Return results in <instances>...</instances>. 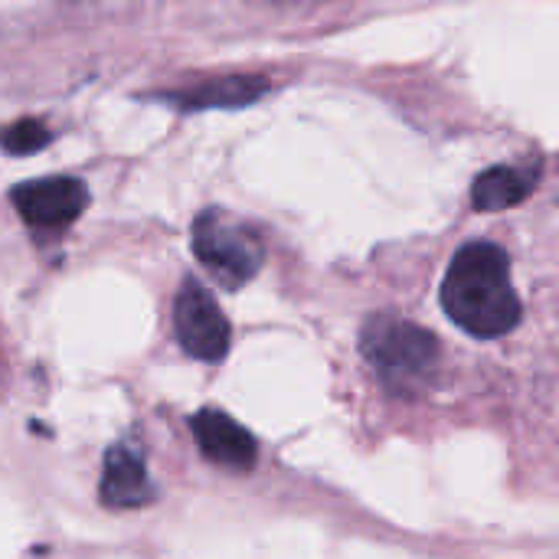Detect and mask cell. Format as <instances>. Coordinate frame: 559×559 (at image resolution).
<instances>
[{
	"label": "cell",
	"instance_id": "cell-1",
	"mask_svg": "<svg viewBox=\"0 0 559 559\" xmlns=\"http://www.w3.org/2000/svg\"><path fill=\"white\" fill-rule=\"evenodd\" d=\"M445 314L472 337H504L521 321V298L511 282V259L495 242H468L455 252L442 282Z\"/></svg>",
	"mask_w": 559,
	"mask_h": 559
},
{
	"label": "cell",
	"instance_id": "cell-2",
	"mask_svg": "<svg viewBox=\"0 0 559 559\" xmlns=\"http://www.w3.org/2000/svg\"><path fill=\"white\" fill-rule=\"evenodd\" d=\"M360 350L367 364L383 377V383L396 390H409L426 383L439 367V341L426 328L393 318L373 314L360 331Z\"/></svg>",
	"mask_w": 559,
	"mask_h": 559
},
{
	"label": "cell",
	"instance_id": "cell-3",
	"mask_svg": "<svg viewBox=\"0 0 559 559\" xmlns=\"http://www.w3.org/2000/svg\"><path fill=\"white\" fill-rule=\"evenodd\" d=\"M193 252L203 269L226 288H239L265 262V246L259 233L219 210H206L193 223Z\"/></svg>",
	"mask_w": 559,
	"mask_h": 559
},
{
	"label": "cell",
	"instance_id": "cell-4",
	"mask_svg": "<svg viewBox=\"0 0 559 559\" xmlns=\"http://www.w3.org/2000/svg\"><path fill=\"white\" fill-rule=\"evenodd\" d=\"M174 328H177V341L180 347L203 360V364H216L226 357L229 350V321L219 311L216 298L193 278L183 282L177 305H174Z\"/></svg>",
	"mask_w": 559,
	"mask_h": 559
},
{
	"label": "cell",
	"instance_id": "cell-5",
	"mask_svg": "<svg viewBox=\"0 0 559 559\" xmlns=\"http://www.w3.org/2000/svg\"><path fill=\"white\" fill-rule=\"evenodd\" d=\"M10 197H13L16 213L23 216V223L33 233H62L66 226H72L82 216V210L88 203V190L75 177L26 180Z\"/></svg>",
	"mask_w": 559,
	"mask_h": 559
},
{
	"label": "cell",
	"instance_id": "cell-6",
	"mask_svg": "<svg viewBox=\"0 0 559 559\" xmlns=\"http://www.w3.org/2000/svg\"><path fill=\"white\" fill-rule=\"evenodd\" d=\"M190 432L200 445V452L229 472H249L255 465L259 445L252 439V432L246 426H239L233 416L219 413V409H200L190 419Z\"/></svg>",
	"mask_w": 559,
	"mask_h": 559
},
{
	"label": "cell",
	"instance_id": "cell-7",
	"mask_svg": "<svg viewBox=\"0 0 559 559\" xmlns=\"http://www.w3.org/2000/svg\"><path fill=\"white\" fill-rule=\"evenodd\" d=\"M102 501L115 511L147 508L154 501V485L144 459L128 445H111L102 472Z\"/></svg>",
	"mask_w": 559,
	"mask_h": 559
},
{
	"label": "cell",
	"instance_id": "cell-8",
	"mask_svg": "<svg viewBox=\"0 0 559 559\" xmlns=\"http://www.w3.org/2000/svg\"><path fill=\"white\" fill-rule=\"evenodd\" d=\"M534 187H537V167H491L475 180L472 203L475 210H485V213L508 210L527 200Z\"/></svg>",
	"mask_w": 559,
	"mask_h": 559
},
{
	"label": "cell",
	"instance_id": "cell-9",
	"mask_svg": "<svg viewBox=\"0 0 559 559\" xmlns=\"http://www.w3.org/2000/svg\"><path fill=\"white\" fill-rule=\"evenodd\" d=\"M265 92H269V82L255 75H229V79H216L187 92H170L167 98L177 102L180 108H239V105L255 102Z\"/></svg>",
	"mask_w": 559,
	"mask_h": 559
},
{
	"label": "cell",
	"instance_id": "cell-10",
	"mask_svg": "<svg viewBox=\"0 0 559 559\" xmlns=\"http://www.w3.org/2000/svg\"><path fill=\"white\" fill-rule=\"evenodd\" d=\"M52 141V131L36 121V118H23V121H13L0 131V147L10 151V154H33L39 147H46Z\"/></svg>",
	"mask_w": 559,
	"mask_h": 559
}]
</instances>
